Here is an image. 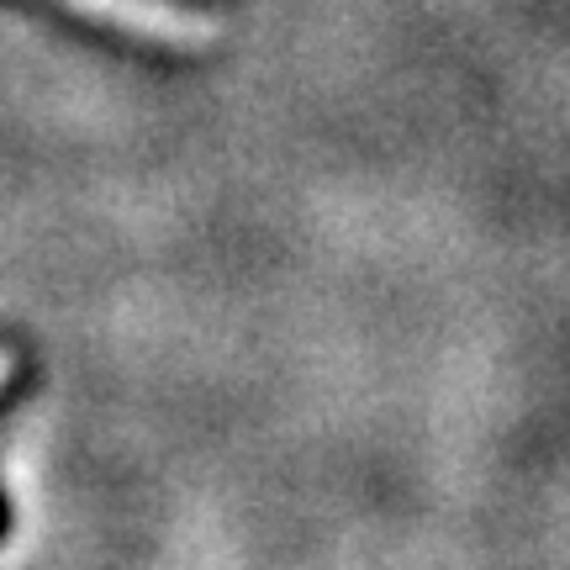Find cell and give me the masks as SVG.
Returning <instances> with one entry per match:
<instances>
[{"label":"cell","mask_w":570,"mask_h":570,"mask_svg":"<svg viewBox=\"0 0 570 570\" xmlns=\"http://www.w3.org/2000/svg\"><path fill=\"white\" fill-rule=\"evenodd\" d=\"M59 6L101 27H117L127 38L154 42V48H175V53H206L223 42V21L180 0H59Z\"/></svg>","instance_id":"obj_1"},{"label":"cell","mask_w":570,"mask_h":570,"mask_svg":"<svg viewBox=\"0 0 570 570\" xmlns=\"http://www.w3.org/2000/svg\"><path fill=\"white\" fill-rule=\"evenodd\" d=\"M11 370H17V354H11V348H0V386L11 381Z\"/></svg>","instance_id":"obj_2"},{"label":"cell","mask_w":570,"mask_h":570,"mask_svg":"<svg viewBox=\"0 0 570 570\" xmlns=\"http://www.w3.org/2000/svg\"><path fill=\"white\" fill-rule=\"evenodd\" d=\"M0 533H6V502H0Z\"/></svg>","instance_id":"obj_3"}]
</instances>
